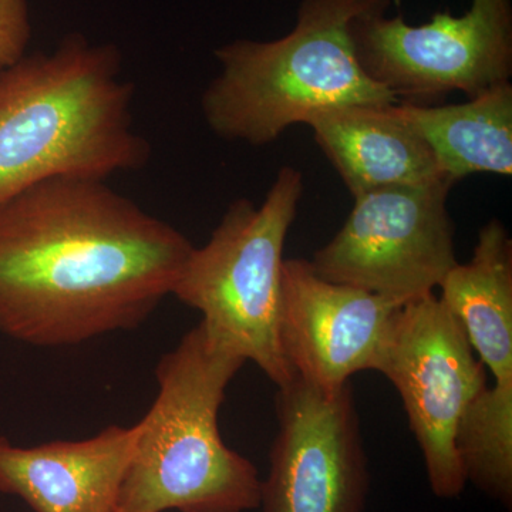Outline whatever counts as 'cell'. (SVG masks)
Returning a JSON list of instances; mask_svg holds the SVG:
<instances>
[{"label":"cell","instance_id":"cell-4","mask_svg":"<svg viewBox=\"0 0 512 512\" xmlns=\"http://www.w3.org/2000/svg\"><path fill=\"white\" fill-rule=\"evenodd\" d=\"M390 0H301L281 39L235 40L215 52L221 73L201 99L218 137L265 146L326 111L399 103L360 64L352 28Z\"/></svg>","mask_w":512,"mask_h":512},{"label":"cell","instance_id":"cell-3","mask_svg":"<svg viewBox=\"0 0 512 512\" xmlns=\"http://www.w3.org/2000/svg\"><path fill=\"white\" fill-rule=\"evenodd\" d=\"M244 357L198 323L157 366L158 394L138 421L117 512H248L262 478L222 440L218 414Z\"/></svg>","mask_w":512,"mask_h":512},{"label":"cell","instance_id":"cell-7","mask_svg":"<svg viewBox=\"0 0 512 512\" xmlns=\"http://www.w3.org/2000/svg\"><path fill=\"white\" fill-rule=\"evenodd\" d=\"M396 387L419 444L431 493L451 500L467 480L456 439L468 404L487 384L457 319L430 293L396 312L375 369Z\"/></svg>","mask_w":512,"mask_h":512},{"label":"cell","instance_id":"cell-9","mask_svg":"<svg viewBox=\"0 0 512 512\" xmlns=\"http://www.w3.org/2000/svg\"><path fill=\"white\" fill-rule=\"evenodd\" d=\"M278 431L264 512H365L369 464L352 384L326 392L293 377L275 397Z\"/></svg>","mask_w":512,"mask_h":512},{"label":"cell","instance_id":"cell-11","mask_svg":"<svg viewBox=\"0 0 512 512\" xmlns=\"http://www.w3.org/2000/svg\"><path fill=\"white\" fill-rule=\"evenodd\" d=\"M137 437L138 423L36 447L0 436V493L19 497L35 512H117Z\"/></svg>","mask_w":512,"mask_h":512},{"label":"cell","instance_id":"cell-5","mask_svg":"<svg viewBox=\"0 0 512 512\" xmlns=\"http://www.w3.org/2000/svg\"><path fill=\"white\" fill-rule=\"evenodd\" d=\"M303 195L301 171L284 167L261 205H229L210 241L194 248L173 293L202 315L208 336L254 362L278 387L292 369L279 343L284 247Z\"/></svg>","mask_w":512,"mask_h":512},{"label":"cell","instance_id":"cell-8","mask_svg":"<svg viewBox=\"0 0 512 512\" xmlns=\"http://www.w3.org/2000/svg\"><path fill=\"white\" fill-rule=\"evenodd\" d=\"M454 183L393 187L355 197L338 234L313 255V271L404 303L439 288L457 264L447 198Z\"/></svg>","mask_w":512,"mask_h":512},{"label":"cell","instance_id":"cell-12","mask_svg":"<svg viewBox=\"0 0 512 512\" xmlns=\"http://www.w3.org/2000/svg\"><path fill=\"white\" fill-rule=\"evenodd\" d=\"M392 104L326 111L308 123L353 198L384 188L454 183Z\"/></svg>","mask_w":512,"mask_h":512},{"label":"cell","instance_id":"cell-15","mask_svg":"<svg viewBox=\"0 0 512 512\" xmlns=\"http://www.w3.org/2000/svg\"><path fill=\"white\" fill-rule=\"evenodd\" d=\"M30 35L28 0H0V72L26 55Z\"/></svg>","mask_w":512,"mask_h":512},{"label":"cell","instance_id":"cell-1","mask_svg":"<svg viewBox=\"0 0 512 512\" xmlns=\"http://www.w3.org/2000/svg\"><path fill=\"white\" fill-rule=\"evenodd\" d=\"M100 178L56 177L0 205V330L62 348L136 329L192 249Z\"/></svg>","mask_w":512,"mask_h":512},{"label":"cell","instance_id":"cell-10","mask_svg":"<svg viewBox=\"0 0 512 512\" xmlns=\"http://www.w3.org/2000/svg\"><path fill=\"white\" fill-rule=\"evenodd\" d=\"M399 299L326 281L306 259H285L279 343L293 375L333 392L375 369Z\"/></svg>","mask_w":512,"mask_h":512},{"label":"cell","instance_id":"cell-6","mask_svg":"<svg viewBox=\"0 0 512 512\" xmlns=\"http://www.w3.org/2000/svg\"><path fill=\"white\" fill-rule=\"evenodd\" d=\"M387 9L359 16L352 35L365 72L399 103L427 104L454 92L473 97L510 82L511 0H471L464 15L444 10L419 26Z\"/></svg>","mask_w":512,"mask_h":512},{"label":"cell","instance_id":"cell-14","mask_svg":"<svg viewBox=\"0 0 512 512\" xmlns=\"http://www.w3.org/2000/svg\"><path fill=\"white\" fill-rule=\"evenodd\" d=\"M392 110L426 141L454 183L476 173L512 174L511 82L490 87L466 103H394Z\"/></svg>","mask_w":512,"mask_h":512},{"label":"cell","instance_id":"cell-13","mask_svg":"<svg viewBox=\"0 0 512 512\" xmlns=\"http://www.w3.org/2000/svg\"><path fill=\"white\" fill-rule=\"evenodd\" d=\"M439 288L494 386L512 392V239L503 222L480 229L470 261L457 262Z\"/></svg>","mask_w":512,"mask_h":512},{"label":"cell","instance_id":"cell-2","mask_svg":"<svg viewBox=\"0 0 512 512\" xmlns=\"http://www.w3.org/2000/svg\"><path fill=\"white\" fill-rule=\"evenodd\" d=\"M119 49L79 33L0 72V205L56 177L137 171L151 147L133 123Z\"/></svg>","mask_w":512,"mask_h":512}]
</instances>
